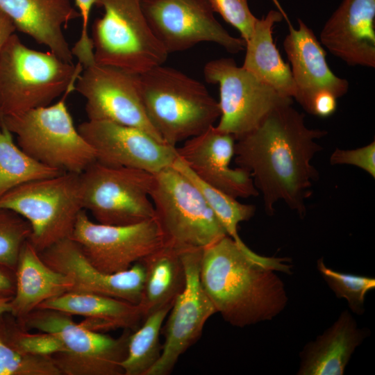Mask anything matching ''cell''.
<instances>
[{
    "instance_id": "obj_1",
    "label": "cell",
    "mask_w": 375,
    "mask_h": 375,
    "mask_svg": "<svg viewBox=\"0 0 375 375\" xmlns=\"http://www.w3.org/2000/svg\"><path fill=\"white\" fill-rule=\"evenodd\" d=\"M292 102L272 110L252 131L235 140V160L251 176L261 192L265 210L273 215L282 201L299 217L318 177L311 161L322 150L317 140L327 132L308 128Z\"/></svg>"
},
{
    "instance_id": "obj_2",
    "label": "cell",
    "mask_w": 375,
    "mask_h": 375,
    "mask_svg": "<svg viewBox=\"0 0 375 375\" xmlns=\"http://www.w3.org/2000/svg\"><path fill=\"white\" fill-rule=\"evenodd\" d=\"M275 272L251 259L228 235L202 250L203 288L216 312L234 326L272 320L283 311L288 297Z\"/></svg>"
},
{
    "instance_id": "obj_3",
    "label": "cell",
    "mask_w": 375,
    "mask_h": 375,
    "mask_svg": "<svg viewBox=\"0 0 375 375\" xmlns=\"http://www.w3.org/2000/svg\"><path fill=\"white\" fill-rule=\"evenodd\" d=\"M147 116L172 147L206 131L220 117L218 101L200 81L162 65L139 74Z\"/></svg>"
},
{
    "instance_id": "obj_4",
    "label": "cell",
    "mask_w": 375,
    "mask_h": 375,
    "mask_svg": "<svg viewBox=\"0 0 375 375\" xmlns=\"http://www.w3.org/2000/svg\"><path fill=\"white\" fill-rule=\"evenodd\" d=\"M83 70L49 51L24 45L15 33L0 53V120L47 106L65 92L74 90Z\"/></svg>"
},
{
    "instance_id": "obj_5",
    "label": "cell",
    "mask_w": 375,
    "mask_h": 375,
    "mask_svg": "<svg viewBox=\"0 0 375 375\" xmlns=\"http://www.w3.org/2000/svg\"><path fill=\"white\" fill-rule=\"evenodd\" d=\"M149 195L163 245L183 252L227 235L200 190L172 165L153 174Z\"/></svg>"
},
{
    "instance_id": "obj_6",
    "label": "cell",
    "mask_w": 375,
    "mask_h": 375,
    "mask_svg": "<svg viewBox=\"0 0 375 375\" xmlns=\"http://www.w3.org/2000/svg\"><path fill=\"white\" fill-rule=\"evenodd\" d=\"M69 93L54 104L2 118L0 129L14 133L19 147L38 162L64 172L81 174L96 157L74 126L65 102Z\"/></svg>"
},
{
    "instance_id": "obj_7",
    "label": "cell",
    "mask_w": 375,
    "mask_h": 375,
    "mask_svg": "<svg viewBox=\"0 0 375 375\" xmlns=\"http://www.w3.org/2000/svg\"><path fill=\"white\" fill-rule=\"evenodd\" d=\"M142 0H97L103 9L92 26L97 64L142 74L162 65L168 53L153 34L142 8Z\"/></svg>"
},
{
    "instance_id": "obj_8",
    "label": "cell",
    "mask_w": 375,
    "mask_h": 375,
    "mask_svg": "<svg viewBox=\"0 0 375 375\" xmlns=\"http://www.w3.org/2000/svg\"><path fill=\"white\" fill-rule=\"evenodd\" d=\"M0 208L10 209L28 222V241L42 252L72 234L83 210L80 174L64 172L19 185L0 198Z\"/></svg>"
},
{
    "instance_id": "obj_9",
    "label": "cell",
    "mask_w": 375,
    "mask_h": 375,
    "mask_svg": "<svg viewBox=\"0 0 375 375\" xmlns=\"http://www.w3.org/2000/svg\"><path fill=\"white\" fill-rule=\"evenodd\" d=\"M17 322L26 330L53 333L59 337L63 351L52 358L62 375H124L121 365L133 331L124 329L115 338L86 328L70 315L40 308Z\"/></svg>"
},
{
    "instance_id": "obj_10",
    "label": "cell",
    "mask_w": 375,
    "mask_h": 375,
    "mask_svg": "<svg viewBox=\"0 0 375 375\" xmlns=\"http://www.w3.org/2000/svg\"><path fill=\"white\" fill-rule=\"evenodd\" d=\"M153 174L95 160L80 174L83 208L96 222L126 226L154 217L150 199Z\"/></svg>"
},
{
    "instance_id": "obj_11",
    "label": "cell",
    "mask_w": 375,
    "mask_h": 375,
    "mask_svg": "<svg viewBox=\"0 0 375 375\" xmlns=\"http://www.w3.org/2000/svg\"><path fill=\"white\" fill-rule=\"evenodd\" d=\"M203 76L219 90V121L216 128L235 140L254 129L276 107L292 102L231 58L208 62Z\"/></svg>"
},
{
    "instance_id": "obj_12",
    "label": "cell",
    "mask_w": 375,
    "mask_h": 375,
    "mask_svg": "<svg viewBox=\"0 0 375 375\" xmlns=\"http://www.w3.org/2000/svg\"><path fill=\"white\" fill-rule=\"evenodd\" d=\"M141 4L153 34L168 54L206 42L231 53L245 49V41L221 25L206 0H142Z\"/></svg>"
},
{
    "instance_id": "obj_13",
    "label": "cell",
    "mask_w": 375,
    "mask_h": 375,
    "mask_svg": "<svg viewBox=\"0 0 375 375\" xmlns=\"http://www.w3.org/2000/svg\"><path fill=\"white\" fill-rule=\"evenodd\" d=\"M74 90L85 99L88 120L135 127L165 143L146 112L139 74L92 61L83 66Z\"/></svg>"
},
{
    "instance_id": "obj_14",
    "label": "cell",
    "mask_w": 375,
    "mask_h": 375,
    "mask_svg": "<svg viewBox=\"0 0 375 375\" xmlns=\"http://www.w3.org/2000/svg\"><path fill=\"white\" fill-rule=\"evenodd\" d=\"M90 262L102 272L125 271L163 245L153 218L126 226L92 222L83 210L70 237Z\"/></svg>"
},
{
    "instance_id": "obj_15",
    "label": "cell",
    "mask_w": 375,
    "mask_h": 375,
    "mask_svg": "<svg viewBox=\"0 0 375 375\" xmlns=\"http://www.w3.org/2000/svg\"><path fill=\"white\" fill-rule=\"evenodd\" d=\"M202 250L181 252L185 286L175 299L162 328L165 341L161 355L147 375L170 374L181 356L199 339L206 322L217 313L200 280Z\"/></svg>"
},
{
    "instance_id": "obj_16",
    "label": "cell",
    "mask_w": 375,
    "mask_h": 375,
    "mask_svg": "<svg viewBox=\"0 0 375 375\" xmlns=\"http://www.w3.org/2000/svg\"><path fill=\"white\" fill-rule=\"evenodd\" d=\"M77 129L94 150L96 160L105 165L154 174L172 166L178 157L176 147L135 127L88 120Z\"/></svg>"
},
{
    "instance_id": "obj_17",
    "label": "cell",
    "mask_w": 375,
    "mask_h": 375,
    "mask_svg": "<svg viewBox=\"0 0 375 375\" xmlns=\"http://www.w3.org/2000/svg\"><path fill=\"white\" fill-rule=\"evenodd\" d=\"M42 260L73 281L70 292L102 294L138 304L141 299L144 267L141 261L115 274L101 272L71 238L63 239L39 253Z\"/></svg>"
},
{
    "instance_id": "obj_18",
    "label": "cell",
    "mask_w": 375,
    "mask_h": 375,
    "mask_svg": "<svg viewBox=\"0 0 375 375\" xmlns=\"http://www.w3.org/2000/svg\"><path fill=\"white\" fill-rule=\"evenodd\" d=\"M235 139L212 126L176 147L178 156L200 180L235 198L258 194L250 174L240 167H230Z\"/></svg>"
},
{
    "instance_id": "obj_19",
    "label": "cell",
    "mask_w": 375,
    "mask_h": 375,
    "mask_svg": "<svg viewBox=\"0 0 375 375\" xmlns=\"http://www.w3.org/2000/svg\"><path fill=\"white\" fill-rule=\"evenodd\" d=\"M278 5L289 28L283 45L291 65L296 88L294 98L309 113L317 94L328 92L340 98L348 92L349 83L331 71L326 60V51L312 30L301 19H297L298 28H294Z\"/></svg>"
},
{
    "instance_id": "obj_20",
    "label": "cell",
    "mask_w": 375,
    "mask_h": 375,
    "mask_svg": "<svg viewBox=\"0 0 375 375\" xmlns=\"http://www.w3.org/2000/svg\"><path fill=\"white\" fill-rule=\"evenodd\" d=\"M320 43L351 66L375 67V0H342L325 23Z\"/></svg>"
},
{
    "instance_id": "obj_21",
    "label": "cell",
    "mask_w": 375,
    "mask_h": 375,
    "mask_svg": "<svg viewBox=\"0 0 375 375\" xmlns=\"http://www.w3.org/2000/svg\"><path fill=\"white\" fill-rule=\"evenodd\" d=\"M0 9L17 30L47 46L64 61L73 62L63 28L81 15L71 0H0Z\"/></svg>"
},
{
    "instance_id": "obj_22",
    "label": "cell",
    "mask_w": 375,
    "mask_h": 375,
    "mask_svg": "<svg viewBox=\"0 0 375 375\" xmlns=\"http://www.w3.org/2000/svg\"><path fill=\"white\" fill-rule=\"evenodd\" d=\"M370 335L348 310L299 353L298 375H342L356 348Z\"/></svg>"
},
{
    "instance_id": "obj_23",
    "label": "cell",
    "mask_w": 375,
    "mask_h": 375,
    "mask_svg": "<svg viewBox=\"0 0 375 375\" xmlns=\"http://www.w3.org/2000/svg\"><path fill=\"white\" fill-rule=\"evenodd\" d=\"M15 291L9 301L10 313L19 320L44 301L70 292L69 276L48 266L27 240L23 245L16 268Z\"/></svg>"
},
{
    "instance_id": "obj_24",
    "label": "cell",
    "mask_w": 375,
    "mask_h": 375,
    "mask_svg": "<svg viewBox=\"0 0 375 375\" xmlns=\"http://www.w3.org/2000/svg\"><path fill=\"white\" fill-rule=\"evenodd\" d=\"M38 308L82 316L85 319L79 323L81 325L99 333L119 328L133 331L142 322L138 304L97 294L68 292L44 301Z\"/></svg>"
},
{
    "instance_id": "obj_25",
    "label": "cell",
    "mask_w": 375,
    "mask_h": 375,
    "mask_svg": "<svg viewBox=\"0 0 375 375\" xmlns=\"http://www.w3.org/2000/svg\"><path fill=\"white\" fill-rule=\"evenodd\" d=\"M283 18L280 10H271L265 17L257 19L251 36L245 42L246 53L242 67L283 97L292 99L296 88L291 69L282 59L272 36L274 24Z\"/></svg>"
},
{
    "instance_id": "obj_26",
    "label": "cell",
    "mask_w": 375,
    "mask_h": 375,
    "mask_svg": "<svg viewBox=\"0 0 375 375\" xmlns=\"http://www.w3.org/2000/svg\"><path fill=\"white\" fill-rule=\"evenodd\" d=\"M144 267V280L138 303L142 320L151 312L172 306L182 292L185 275L181 252L165 245L140 260Z\"/></svg>"
},
{
    "instance_id": "obj_27",
    "label": "cell",
    "mask_w": 375,
    "mask_h": 375,
    "mask_svg": "<svg viewBox=\"0 0 375 375\" xmlns=\"http://www.w3.org/2000/svg\"><path fill=\"white\" fill-rule=\"evenodd\" d=\"M172 166L188 178L200 190L208 206L225 229L227 235L231 238L243 252L255 262L269 267L276 272L289 273L291 265L283 258L266 257L251 250L242 240L238 228L240 222L250 219L255 213V206L239 202L222 191L206 184L187 167L178 156Z\"/></svg>"
},
{
    "instance_id": "obj_28",
    "label": "cell",
    "mask_w": 375,
    "mask_h": 375,
    "mask_svg": "<svg viewBox=\"0 0 375 375\" xmlns=\"http://www.w3.org/2000/svg\"><path fill=\"white\" fill-rule=\"evenodd\" d=\"M172 306H166L151 312L131 333L127 353L121 365L124 375H147L157 362L162 348L160 335Z\"/></svg>"
},
{
    "instance_id": "obj_29",
    "label": "cell",
    "mask_w": 375,
    "mask_h": 375,
    "mask_svg": "<svg viewBox=\"0 0 375 375\" xmlns=\"http://www.w3.org/2000/svg\"><path fill=\"white\" fill-rule=\"evenodd\" d=\"M62 173L32 158L15 144L11 133L0 129V198L19 185Z\"/></svg>"
},
{
    "instance_id": "obj_30",
    "label": "cell",
    "mask_w": 375,
    "mask_h": 375,
    "mask_svg": "<svg viewBox=\"0 0 375 375\" xmlns=\"http://www.w3.org/2000/svg\"><path fill=\"white\" fill-rule=\"evenodd\" d=\"M0 337L8 346L24 353L53 356L63 351L62 342L56 334L31 333L20 326L10 312L0 319Z\"/></svg>"
},
{
    "instance_id": "obj_31",
    "label": "cell",
    "mask_w": 375,
    "mask_h": 375,
    "mask_svg": "<svg viewBox=\"0 0 375 375\" xmlns=\"http://www.w3.org/2000/svg\"><path fill=\"white\" fill-rule=\"evenodd\" d=\"M317 269L335 295L347 301L352 312L359 315L364 313L365 297L375 288L374 278L329 268L324 263L323 257L317 260Z\"/></svg>"
},
{
    "instance_id": "obj_32",
    "label": "cell",
    "mask_w": 375,
    "mask_h": 375,
    "mask_svg": "<svg viewBox=\"0 0 375 375\" xmlns=\"http://www.w3.org/2000/svg\"><path fill=\"white\" fill-rule=\"evenodd\" d=\"M31 227L16 212L0 208V265L15 270L21 249L29 240Z\"/></svg>"
},
{
    "instance_id": "obj_33",
    "label": "cell",
    "mask_w": 375,
    "mask_h": 375,
    "mask_svg": "<svg viewBox=\"0 0 375 375\" xmlns=\"http://www.w3.org/2000/svg\"><path fill=\"white\" fill-rule=\"evenodd\" d=\"M0 375H62L52 356L19 351L0 337Z\"/></svg>"
},
{
    "instance_id": "obj_34",
    "label": "cell",
    "mask_w": 375,
    "mask_h": 375,
    "mask_svg": "<svg viewBox=\"0 0 375 375\" xmlns=\"http://www.w3.org/2000/svg\"><path fill=\"white\" fill-rule=\"evenodd\" d=\"M214 12L235 27L246 42L251 36L257 20L248 5L247 0H206Z\"/></svg>"
},
{
    "instance_id": "obj_35",
    "label": "cell",
    "mask_w": 375,
    "mask_h": 375,
    "mask_svg": "<svg viewBox=\"0 0 375 375\" xmlns=\"http://www.w3.org/2000/svg\"><path fill=\"white\" fill-rule=\"evenodd\" d=\"M330 163L356 166L375 177V142L355 149H336L330 157Z\"/></svg>"
},
{
    "instance_id": "obj_36",
    "label": "cell",
    "mask_w": 375,
    "mask_h": 375,
    "mask_svg": "<svg viewBox=\"0 0 375 375\" xmlns=\"http://www.w3.org/2000/svg\"><path fill=\"white\" fill-rule=\"evenodd\" d=\"M97 0H75V5L82 19V29L78 40L72 49L73 56L78 63L83 65L94 60L93 47L88 33V22L91 9Z\"/></svg>"
},
{
    "instance_id": "obj_37",
    "label": "cell",
    "mask_w": 375,
    "mask_h": 375,
    "mask_svg": "<svg viewBox=\"0 0 375 375\" xmlns=\"http://www.w3.org/2000/svg\"><path fill=\"white\" fill-rule=\"evenodd\" d=\"M336 108L337 98L330 92H324L315 96L309 113L320 117H327L335 112Z\"/></svg>"
},
{
    "instance_id": "obj_38",
    "label": "cell",
    "mask_w": 375,
    "mask_h": 375,
    "mask_svg": "<svg viewBox=\"0 0 375 375\" xmlns=\"http://www.w3.org/2000/svg\"><path fill=\"white\" fill-rule=\"evenodd\" d=\"M15 291V271L0 265V299L10 301Z\"/></svg>"
},
{
    "instance_id": "obj_39",
    "label": "cell",
    "mask_w": 375,
    "mask_h": 375,
    "mask_svg": "<svg viewBox=\"0 0 375 375\" xmlns=\"http://www.w3.org/2000/svg\"><path fill=\"white\" fill-rule=\"evenodd\" d=\"M16 27L11 19L0 9V53L4 45L15 33Z\"/></svg>"
}]
</instances>
